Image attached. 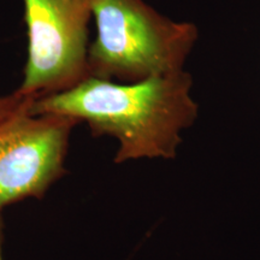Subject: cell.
I'll return each mask as SVG.
<instances>
[{
	"label": "cell",
	"instance_id": "obj_1",
	"mask_svg": "<svg viewBox=\"0 0 260 260\" xmlns=\"http://www.w3.org/2000/svg\"><path fill=\"white\" fill-rule=\"evenodd\" d=\"M187 71L134 83L87 77L63 93L34 100V113L68 116L86 122L94 136L118 140L115 161L174 158L181 132L193 124L198 105Z\"/></svg>",
	"mask_w": 260,
	"mask_h": 260
},
{
	"label": "cell",
	"instance_id": "obj_2",
	"mask_svg": "<svg viewBox=\"0 0 260 260\" xmlns=\"http://www.w3.org/2000/svg\"><path fill=\"white\" fill-rule=\"evenodd\" d=\"M96 38L88 48V75L140 82L183 70L198 39L193 23L159 14L145 0H92Z\"/></svg>",
	"mask_w": 260,
	"mask_h": 260
},
{
	"label": "cell",
	"instance_id": "obj_3",
	"mask_svg": "<svg viewBox=\"0 0 260 260\" xmlns=\"http://www.w3.org/2000/svg\"><path fill=\"white\" fill-rule=\"evenodd\" d=\"M34 99L17 92L0 96V209L40 198L65 174L75 118L34 113Z\"/></svg>",
	"mask_w": 260,
	"mask_h": 260
},
{
	"label": "cell",
	"instance_id": "obj_4",
	"mask_svg": "<svg viewBox=\"0 0 260 260\" xmlns=\"http://www.w3.org/2000/svg\"><path fill=\"white\" fill-rule=\"evenodd\" d=\"M28 48L16 92L38 100L69 90L88 75L92 0H23Z\"/></svg>",
	"mask_w": 260,
	"mask_h": 260
},
{
	"label": "cell",
	"instance_id": "obj_5",
	"mask_svg": "<svg viewBox=\"0 0 260 260\" xmlns=\"http://www.w3.org/2000/svg\"><path fill=\"white\" fill-rule=\"evenodd\" d=\"M3 228H4V224H3L2 209H0V260H3Z\"/></svg>",
	"mask_w": 260,
	"mask_h": 260
}]
</instances>
